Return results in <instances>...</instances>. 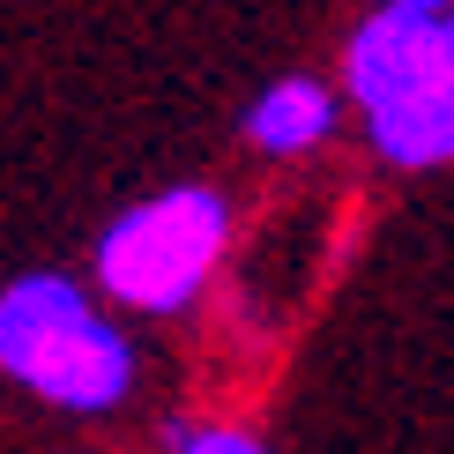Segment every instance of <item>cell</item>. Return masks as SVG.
Instances as JSON below:
<instances>
[{"label": "cell", "instance_id": "6da1fadb", "mask_svg": "<svg viewBox=\"0 0 454 454\" xmlns=\"http://www.w3.org/2000/svg\"><path fill=\"white\" fill-rule=\"evenodd\" d=\"M223 254V201L209 186H164L157 201L127 209L98 246V283L120 306L172 313L201 291Z\"/></svg>", "mask_w": 454, "mask_h": 454}, {"label": "cell", "instance_id": "7a4b0ae2", "mask_svg": "<svg viewBox=\"0 0 454 454\" xmlns=\"http://www.w3.org/2000/svg\"><path fill=\"white\" fill-rule=\"evenodd\" d=\"M350 98L365 112H387L418 90L447 82V37H440V15H410V8H380L365 30L350 37Z\"/></svg>", "mask_w": 454, "mask_h": 454}, {"label": "cell", "instance_id": "3957f363", "mask_svg": "<svg viewBox=\"0 0 454 454\" xmlns=\"http://www.w3.org/2000/svg\"><path fill=\"white\" fill-rule=\"evenodd\" d=\"M90 320L98 313H90V298L74 291L67 276H15L8 291H0V365H8L15 380H30V372L45 365L74 328H90Z\"/></svg>", "mask_w": 454, "mask_h": 454}, {"label": "cell", "instance_id": "277c9868", "mask_svg": "<svg viewBox=\"0 0 454 454\" xmlns=\"http://www.w3.org/2000/svg\"><path fill=\"white\" fill-rule=\"evenodd\" d=\"M127 380H135V350H127L105 320L74 328L67 343L30 372V387L45 395V403H60V410H112L127 395Z\"/></svg>", "mask_w": 454, "mask_h": 454}, {"label": "cell", "instance_id": "5b68a950", "mask_svg": "<svg viewBox=\"0 0 454 454\" xmlns=\"http://www.w3.org/2000/svg\"><path fill=\"white\" fill-rule=\"evenodd\" d=\"M372 142L395 164H447L454 157V74L387 112H372Z\"/></svg>", "mask_w": 454, "mask_h": 454}, {"label": "cell", "instance_id": "8992f818", "mask_svg": "<svg viewBox=\"0 0 454 454\" xmlns=\"http://www.w3.org/2000/svg\"><path fill=\"white\" fill-rule=\"evenodd\" d=\"M335 105L320 98V82H306V74H291V82L261 90V105L246 112V142L254 149H276V157H291V149H313L320 135H328Z\"/></svg>", "mask_w": 454, "mask_h": 454}, {"label": "cell", "instance_id": "52a82bcc", "mask_svg": "<svg viewBox=\"0 0 454 454\" xmlns=\"http://www.w3.org/2000/svg\"><path fill=\"white\" fill-rule=\"evenodd\" d=\"M179 454H269V447H261V440H246V432L209 425V432H179Z\"/></svg>", "mask_w": 454, "mask_h": 454}, {"label": "cell", "instance_id": "ba28073f", "mask_svg": "<svg viewBox=\"0 0 454 454\" xmlns=\"http://www.w3.org/2000/svg\"><path fill=\"white\" fill-rule=\"evenodd\" d=\"M380 8H410V15H440V8H454V0H380Z\"/></svg>", "mask_w": 454, "mask_h": 454}, {"label": "cell", "instance_id": "9c48e42d", "mask_svg": "<svg viewBox=\"0 0 454 454\" xmlns=\"http://www.w3.org/2000/svg\"><path fill=\"white\" fill-rule=\"evenodd\" d=\"M440 37H447V74H454V8H447V23H440Z\"/></svg>", "mask_w": 454, "mask_h": 454}]
</instances>
